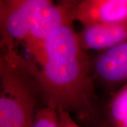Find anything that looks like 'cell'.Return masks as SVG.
Returning <instances> with one entry per match:
<instances>
[{
	"label": "cell",
	"instance_id": "2",
	"mask_svg": "<svg viewBox=\"0 0 127 127\" xmlns=\"http://www.w3.org/2000/svg\"><path fill=\"white\" fill-rule=\"evenodd\" d=\"M0 127H31L41 96L38 68L15 47H1Z\"/></svg>",
	"mask_w": 127,
	"mask_h": 127
},
{
	"label": "cell",
	"instance_id": "7",
	"mask_svg": "<svg viewBox=\"0 0 127 127\" xmlns=\"http://www.w3.org/2000/svg\"><path fill=\"white\" fill-rule=\"evenodd\" d=\"M95 71L103 81L118 83L127 80V41L104 51L96 60Z\"/></svg>",
	"mask_w": 127,
	"mask_h": 127
},
{
	"label": "cell",
	"instance_id": "5",
	"mask_svg": "<svg viewBox=\"0 0 127 127\" xmlns=\"http://www.w3.org/2000/svg\"><path fill=\"white\" fill-rule=\"evenodd\" d=\"M74 20L84 27L127 21V0H83L77 2Z\"/></svg>",
	"mask_w": 127,
	"mask_h": 127
},
{
	"label": "cell",
	"instance_id": "8",
	"mask_svg": "<svg viewBox=\"0 0 127 127\" xmlns=\"http://www.w3.org/2000/svg\"><path fill=\"white\" fill-rule=\"evenodd\" d=\"M109 127H127V84L115 95L109 105Z\"/></svg>",
	"mask_w": 127,
	"mask_h": 127
},
{
	"label": "cell",
	"instance_id": "3",
	"mask_svg": "<svg viewBox=\"0 0 127 127\" xmlns=\"http://www.w3.org/2000/svg\"><path fill=\"white\" fill-rule=\"evenodd\" d=\"M78 1H64L55 4L44 0L32 16L26 48L35 59L43 42L55 31L66 25H72Z\"/></svg>",
	"mask_w": 127,
	"mask_h": 127
},
{
	"label": "cell",
	"instance_id": "10",
	"mask_svg": "<svg viewBox=\"0 0 127 127\" xmlns=\"http://www.w3.org/2000/svg\"><path fill=\"white\" fill-rule=\"evenodd\" d=\"M57 112L59 115V127H81L68 112L63 109H57Z\"/></svg>",
	"mask_w": 127,
	"mask_h": 127
},
{
	"label": "cell",
	"instance_id": "1",
	"mask_svg": "<svg viewBox=\"0 0 127 127\" xmlns=\"http://www.w3.org/2000/svg\"><path fill=\"white\" fill-rule=\"evenodd\" d=\"M33 60L38 64V81L45 106L63 109L83 122H92L95 95L89 59L72 25L52 32Z\"/></svg>",
	"mask_w": 127,
	"mask_h": 127
},
{
	"label": "cell",
	"instance_id": "6",
	"mask_svg": "<svg viewBox=\"0 0 127 127\" xmlns=\"http://www.w3.org/2000/svg\"><path fill=\"white\" fill-rule=\"evenodd\" d=\"M78 35L83 50L107 51L127 42V21L91 25Z\"/></svg>",
	"mask_w": 127,
	"mask_h": 127
},
{
	"label": "cell",
	"instance_id": "9",
	"mask_svg": "<svg viewBox=\"0 0 127 127\" xmlns=\"http://www.w3.org/2000/svg\"><path fill=\"white\" fill-rule=\"evenodd\" d=\"M31 127H59V115L57 110L45 106L35 114Z\"/></svg>",
	"mask_w": 127,
	"mask_h": 127
},
{
	"label": "cell",
	"instance_id": "4",
	"mask_svg": "<svg viewBox=\"0 0 127 127\" xmlns=\"http://www.w3.org/2000/svg\"><path fill=\"white\" fill-rule=\"evenodd\" d=\"M44 0H1V47H15L27 39L32 16Z\"/></svg>",
	"mask_w": 127,
	"mask_h": 127
}]
</instances>
